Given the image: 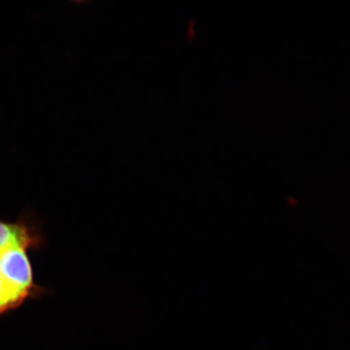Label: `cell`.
Masks as SVG:
<instances>
[{
    "label": "cell",
    "mask_w": 350,
    "mask_h": 350,
    "mask_svg": "<svg viewBox=\"0 0 350 350\" xmlns=\"http://www.w3.org/2000/svg\"><path fill=\"white\" fill-rule=\"evenodd\" d=\"M42 241L36 227L25 220L12 222L0 219V251L10 247L33 250L42 246Z\"/></svg>",
    "instance_id": "1"
},
{
    "label": "cell",
    "mask_w": 350,
    "mask_h": 350,
    "mask_svg": "<svg viewBox=\"0 0 350 350\" xmlns=\"http://www.w3.org/2000/svg\"><path fill=\"white\" fill-rule=\"evenodd\" d=\"M28 299L13 287L0 270V317L19 308Z\"/></svg>",
    "instance_id": "2"
}]
</instances>
